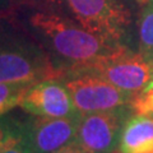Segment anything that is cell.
I'll return each mask as SVG.
<instances>
[{
  "label": "cell",
  "mask_w": 153,
  "mask_h": 153,
  "mask_svg": "<svg viewBox=\"0 0 153 153\" xmlns=\"http://www.w3.org/2000/svg\"><path fill=\"white\" fill-rule=\"evenodd\" d=\"M82 73L100 75L117 88L135 96L153 79V60L126 49L93 64Z\"/></svg>",
  "instance_id": "obj_5"
},
{
  "label": "cell",
  "mask_w": 153,
  "mask_h": 153,
  "mask_svg": "<svg viewBox=\"0 0 153 153\" xmlns=\"http://www.w3.org/2000/svg\"><path fill=\"white\" fill-rule=\"evenodd\" d=\"M19 134H21V131H19ZM3 153H26V149H25V147H23V144H22L19 135L14 137L13 139L8 143Z\"/></svg>",
  "instance_id": "obj_13"
},
{
  "label": "cell",
  "mask_w": 153,
  "mask_h": 153,
  "mask_svg": "<svg viewBox=\"0 0 153 153\" xmlns=\"http://www.w3.org/2000/svg\"><path fill=\"white\" fill-rule=\"evenodd\" d=\"M36 5L119 45L131 26V12L121 0H36Z\"/></svg>",
  "instance_id": "obj_2"
},
{
  "label": "cell",
  "mask_w": 153,
  "mask_h": 153,
  "mask_svg": "<svg viewBox=\"0 0 153 153\" xmlns=\"http://www.w3.org/2000/svg\"><path fill=\"white\" fill-rule=\"evenodd\" d=\"M59 75L36 41L10 32H0V83H36Z\"/></svg>",
  "instance_id": "obj_3"
},
{
  "label": "cell",
  "mask_w": 153,
  "mask_h": 153,
  "mask_svg": "<svg viewBox=\"0 0 153 153\" xmlns=\"http://www.w3.org/2000/svg\"><path fill=\"white\" fill-rule=\"evenodd\" d=\"M82 114L66 117L33 116L21 128L26 153H52L73 143Z\"/></svg>",
  "instance_id": "obj_6"
},
{
  "label": "cell",
  "mask_w": 153,
  "mask_h": 153,
  "mask_svg": "<svg viewBox=\"0 0 153 153\" xmlns=\"http://www.w3.org/2000/svg\"><path fill=\"white\" fill-rule=\"evenodd\" d=\"M123 107L82 115L74 143L91 153H112L126 123Z\"/></svg>",
  "instance_id": "obj_7"
},
{
  "label": "cell",
  "mask_w": 153,
  "mask_h": 153,
  "mask_svg": "<svg viewBox=\"0 0 153 153\" xmlns=\"http://www.w3.org/2000/svg\"><path fill=\"white\" fill-rule=\"evenodd\" d=\"M119 148L121 153H153V116L137 115L125 123Z\"/></svg>",
  "instance_id": "obj_9"
},
{
  "label": "cell",
  "mask_w": 153,
  "mask_h": 153,
  "mask_svg": "<svg viewBox=\"0 0 153 153\" xmlns=\"http://www.w3.org/2000/svg\"><path fill=\"white\" fill-rule=\"evenodd\" d=\"M148 1H153V0H148ZM148 1H147V3H148Z\"/></svg>",
  "instance_id": "obj_16"
},
{
  "label": "cell",
  "mask_w": 153,
  "mask_h": 153,
  "mask_svg": "<svg viewBox=\"0 0 153 153\" xmlns=\"http://www.w3.org/2000/svg\"><path fill=\"white\" fill-rule=\"evenodd\" d=\"M119 153H121V152H120V151H119Z\"/></svg>",
  "instance_id": "obj_17"
},
{
  "label": "cell",
  "mask_w": 153,
  "mask_h": 153,
  "mask_svg": "<svg viewBox=\"0 0 153 153\" xmlns=\"http://www.w3.org/2000/svg\"><path fill=\"white\" fill-rule=\"evenodd\" d=\"M130 105L137 115L153 116V79L134 96Z\"/></svg>",
  "instance_id": "obj_12"
},
{
  "label": "cell",
  "mask_w": 153,
  "mask_h": 153,
  "mask_svg": "<svg viewBox=\"0 0 153 153\" xmlns=\"http://www.w3.org/2000/svg\"><path fill=\"white\" fill-rule=\"evenodd\" d=\"M52 153H91V152L83 149L82 147H79L76 143L73 142V143H70V144L63 147L61 149L56 151V152H52Z\"/></svg>",
  "instance_id": "obj_14"
},
{
  "label": "cell",
  "mask_w": 153,
  "mask_h": 153,
  "mask_svg": "<svg viewBox=\"0 0 153 153\" xmlns=\"http://www.w3.org/2000/svg\"><path fill=\"white\" fill-rule=\"evenodd\" d=\"M19 106L32 116L66 117L80 114L75 108L65 83L56 76L32 84Z\"/></svg>",
  "instance_id": "obj_8"
},
{
  "label": "cell",
  "mask_w": 153,
  "mask_h": 153,
  "mask_svg": "<svg viewBox=\"0 0 153 153\" xmlns=\"http://www.w3.org/2000/svg\"><path fill=\"white\" fill-rule=\"evenodd\" d=\"M64 83L75 108L82 115L120 108L131 103L134 98L133 94L92 73H78Z\"/></svg>",
  "instance_id": "obj_4"
},
{
  "label": "cell",
  "mask_w": 153,
  "mask_h": 153,
  "mask_svg": "<svg viewBox=\"0 0 153 153\" xmlns=\"http://www.w3.org/2000/svg\"><path fill=\"white\" fill-rule=\"evenodd\" d=\"M35 41L60 74H78L106 57L126 50L107 41L60 14L36 8L27 18Z\"/></svg>",
  "instance_id": "obj_1"
},
{
  "label": "cell",
  "mask_w": 153,
  "mask_h": 153,
  "mask_svg": "<svg viewBox=\"0 0 153 153\" xmlns=\"http://www.w3.org/2000/svg\"><path fill=\"white\" fill-rule=\"evenodd\" d=\"M137 1H138V3H142V4H146L148 0H137Z\"/></svg>",
  "instance_id": "obj_15"
},
{
  "label": "cell",
  "mask_w": 153,
  "mask_h": 153,
  "mask_svg": "<svg viewBox=\"0 0 153 153\" xmlns=\"http://www.w3.org/2000/svg\"><path fill=\"white\" fill-rule=\"evenodd\" d=\"M35 83H0V116L19 106L27 91Z\"/></svg>",
  "instance_id": "obj_11"
},
{
  "label": "cell",
  "mask_w": 153,
  "mask_h": 153,
  "mask_svg": "<svg viewBox=\"0 0 153 153\" xmlns=\"http://www.w3.org/2000/svg\"><path fill=\"white\" fill-rule=\"evenodd\" d=\"M139 52L153 60V1L146 3L138 19Z\"/></svg>",
  "instance_id": "obj_10"
}]
</instances>
